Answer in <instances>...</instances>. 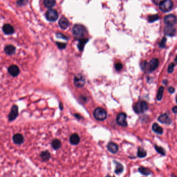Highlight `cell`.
<instances>
[{
	"mask_svg": "<svg viewBox=\"0 0 177 177\" xmlns=\"http://www.w3.org/2000/svg\"><path fill=\"white\" fill-rule=\"evenodd\" d=\"M175 61L177 63V56L176 57V58H175Z\"/></svg>",
	"mask_w": 177,
	"mask_h": 177,
	"instance_id": "40",
	"label": "cell"
},
{
	"mask_svg": "<svg viewBox=\"0 0 177 177\" xmlns=\"http://www.w3.org/2000/svg\"><path fill=\"white\" fill-rule=\"evenodd\" d=\"M8 72L12 76L15 77L19 75L20 73V70L19 67L17 65H12L9 67Z\"/></svg>",
	"mask_w": 177,
	"mask_h": 177,
	"instance_id": "14",
	"label": "cell"
},
{
	"mask_svg": "<svg viewBox=\"0 0 177 177\" xmlns=\"http://www.w3.org/2000/svg\"><path fill=\"white\" fill-rule=\"evenodd\" d=\"M173 112L174 113H177V106H174L173 108Z\"/></svg>",
	"mask_w": 177,
	"mask_h": 177,
	"instance_id": "38",
	"label": "cell"
},
{
	"mask_svg": "<svg viewBox=\"0 0 177 177\" xmlns=\"http://www.w3.org/2000/svg\"><path fill=\"white\" fill-rule=\"evenodd\" d=\"M80 137L77 134H73L70 137V143L72 145H78L80 143Z\"/></svg>",
	"mask_w": 177,
	"mask_h": 177,
	"instance_id": "15",
	"label": "cell"
},
{
	"mask_svg": "<svg viewBox=\"0 0 177 177\" xmlns=\"http://www.w3.org/2000/svg\"><path fill=\"white\" fill-rule=\"evenodd\" d=\"M152 130L158 134H161L163 132V129L156 123H154L152 125Z\"/></svg>",
	"mask_w": 177,
	"mask_h": 177,
	"instance_id": "20",
	"label": "cell"
},
{
	"mask_svg": "<svg viewBox=\"0 0 177 177\" xmlns=\"http://www.w3.org/2000/svg\"><path fill=\"white\" fill-rule=\"evenodd\" d=\"M18 115V108L16 105H14L11 111L8 115V119L9 121H13L17 118Z\"/></svg>",
	"mask_w": 177,
	"mask_h": 177,
	"instance_id": "11",
	"label": "cell"
},
{
	"mask_svg": "<svg viewBox=\"0 0 177 177\" xmlns=\"http://www.w3.org/2000/svg\"><path fill=\"white\" fill-rule=\"evenodd\" d=\"M58 12L52 9L48 10L46 13V17L47 19L49 21H54L58 18Z\"/></svg>",
	"mask_w": 177,
	"mask_h": 177,
	"instance_id": "6",
	"label": "cell"
},
{
	"mask_svg": "<svg viewBox=\"0 0 177 177\" xmlns=\"http://www.w3.org/2000/svg\"><path fill=\"white\" fill-rule=\"evenodd\" d=\"M118 164V165H117V166L116 170H115V173L118 174V173H121L122 171L123 167H122V166L121 164Z\"/></svg>",
	"mask_w": 177,
	"mask_h": 177,
	"instance_id": "32",
	"label": "cell"
},
{
	"mask_svg": "<svg viewBox=\"0 0 177 177\" xmlns=\"http://www.w3.org/2000/svg\"><path fill=\"white\" fill-rule=\"evenodd\" d=\"M114 67L115 68V69L118 71H120L122 69V67H123V65L121 63H116L115 65H114Z\"/></svg>",
	"mask_w": 177,
	"mask_h": 177,
	"instance_id": "33",
	"label": "cell"
},
{
	"mask_svg": "<svg viewBox=\"0 0 177 177\" xmlns=\"http://www.w3.org/2000/svg\"><path fill=\"white\" fill-rule=\"evenodd\" d=\"M164 0H154V2L155 3V4H160Z\"/></svg>",
	"mask_w": 177,
	"mask_h": 177,
	"instance_id": "37",
	"label": "cell"
},
{
	"mask_svg": "<svg viewBox=\"0 0 177 177\" xmlns=\"http://www.w3.org/2000/svg\"><path fill=\"white\" fill-rule=\"evenodd\" d=\"M137 155L139 158H145V156L146 155V152L144 149L143 148H139L138 150V153Z\"/></svg>",
	"mask_w": 177,
	"mask_h": 177,
	"instance_id": "25",
	"label": "cell"
},
{
	"mask_svg": "<svg viewBox=\"0 0 177 177\" xmlns=\"http://www.w3.org/2000/svg\"><path fill=\"white\" fill-rule=\"evenodd\" d=\"M164 32V34L167 36H173L176 34V30L172 26H167L165 28Z\"/></svg>",
	"mask_w": 177,
	"mask_h": 177,
	"instance_id": "12",
	"label": "cell"
},
{
	"mask_svg": "<svg viewBox=\"0 0 177 177\" xmlns=\"http://www.w3.org/2000/svg\"><path fill=\"white\" fill-rule=\"evenodd\" d=\"M158 120L160 122H161V123H163V124H170L171 123V119L166 113L163 114L161 115L159 117Z\"/></svg>",
	"mask_w": 177,
	"mask_h": 177,
	"instance_id": "13",
	"label": "cell"
},
{
	"mask_svg": "<svg viewBox=\"0 0 177 177\" xmlns=\"http://www.w3.org/2000/svg\"><path fill=\"white\" fill-rule=\"evenodd\" d=\"M59 23V26L60 28L63 30L66 29L68 27V25H69V22L68 20L64 17H62L60 19Z\"/></svg>",
	"mask_w": 177,
	"mask_h": 177,
	"instance_id": "16",
	"label": "cell"
},
{
	"mask_svg": "<svg viewBox=\"0 0 177 177\" xmlns=\"http://www.w3.org/2000/svg\"><path fill=\"white\" fill-rule=\"evenodd\" d=\"M44 4L48 8H52L55 4V0H44Z\"/></svg>",
	"mask_w": 177,
	"mask_h": 177,
	"instance_id": "21",
	"label": "cell"
},
{
	"mask_svg": "<svg viewBox=\"0 0 177 177\" xmlns=\"http://www.w3.org/2000/svg\"><path fill=\"white\" fill-rule=\"evenodd\" d=\"M160 9L163 12H168L170 11L174 6L173 2L171 0H164L159 4Z\"/></svg>",
	"mask_w": 177,
	"mask_h": 177,
	"instance_id": "3",
	"label": "cell"
},
{
	"mask_svg": "<svg viewBox=\"0 0 177 177\" xmlns=\"http://www.w3.org/2000/svg\"><path fill=\"white\" fill-rule=\"evenodd\" d=\"M88 41V39H83V38H81L79 41V43L78 45V47L80 51L83 50L85 44L87 43Z\"/></svg>",
	"mask_w": 177,
	"mask_h": 177,
	"instance_id": "24",
	"label": "cell"
},
{
	"mask_svg": "<svg viewBox=\"0 0 177 177\" xmlns=\"http://www.w3.org/2000/svg\"><path fill=\"white\" fill-rule=\"evenodd\" d=\"M5 52L8 55H12L14 54L16 51V48L15 46L12 45L6 46L4 49Z\"/></svg>",
	"mask_w": 177,
	"mask_h": 177,
	"instance_id": "18",
	"label": "cell"
},
{
	"mask_svg": "<svg viewBox=\"0 0 177 177\" xmlns=\"http://www.w3.org/2000/svg\"><path fill=\"white\" fill-rule=\"evenodd\" d=\"M176 102H177V97H176Z\"/></svg>",
	"mask_w": 177,
	"mask_h": 177,
	"instance_id": "41",
	"label": "cell"
},
{
	"mask_svg": "<svg viewBox=\"0 0 177 177\" xmlns=\"http://www.w3.org/2000/svg\"><path fill=\"white\" fill-rule=\"evenodd\" d=\"M175 64L173 63H171V64L169 65L168 66V72L169 73H173L174 69V67H175Z\"/></svg>",
	"mask_w": 177,
	"mask_h": 177,
	"instance_id": "31",
	"label": "cell"
},
{
	"mask_svg": "<svg viewBox=\"0 0 177 177\" xmlns=\"http://www.w3.org/2000/svg\"><path fill=\"white\" fill-rule=\"evenodd\" d=\"M148 105L145 101H140L136 103L134 106V110L137 113H143L148 109Z\"/></svg>",
	"mask_w": 177,
	"mask_h": 177,
	"instance_id": "4",
	"label": "cell"
},
{
	"mask_svg": "<svg viewBox=\"0 0 177 177\" xmlns=\"http://www.w3.org/2000/svg\"><path fill=\"white\" fill-rule=\"evenodd\" d=\"M138 170L140 173H141L143 175H145V176L149 175L151 173V171L150 170L144 167H140Z\"/></svg>",
	"mask_w": 177,
	"mask_h": 177,
	"instance_id": "23",
	"label": "cell"
},
{
	"mask_svg": "<svg viewBox=\"0 0 177 177\" xmlns=\"http://www.w3.org/2000/svg\"><path fill=\"white\" fill-rule=\"evenodd\" d=\"M164 21L165 24L168 26H173L176 24L177 22V18L174 15L170 14L165 17L164 19Z\"/></svg>",
	"mask_w": 177,
	"mask_h": 177,
	"instance_id": "8",
	"label": "cell"
},
{
	"mask_svg": "<svg viewBox=\"0 0 177 177\" xmlns=\"http://www.w3.org/2000/svg\"><path fill=\"white\" fill-rule=\"evenodd\" d=\"M159 19V16L158 15H153L148 17V21L149 22H154L157 21Z\"/></svg>",
	"mask_w": 177,
	"mask_h": 177,
	"instance_id": "26",
	"label": "cell"
},
{
	"mask_svg": "<svg viewBox=\"0 0 177 177\" xmlns=\"http://www.w3.org/2000/svg\"><path fill=\"white\" fill-rule=\"evenodd\" d=\"M57 45L58 46V47L60 49H64L66 47V44H64V43H57Z\"/></svg>",
	"mask_w": 177,
	"mask_h": 177,
	"instance_id": "34",
	"label": "cell"
},
{
	"mask_svg": "<svg viewBox=\"0 0 177 177\" xmlns=\"http://www.w3.org/2000/svg\"><path fill=\"white\" fill-rule=\"evenodd\" d=\"M107 148H108V150L113 153H117L118 150V145L115 143H110L108 145Z\"/></svg>",
	"mask_w": 177,
	"mask_h": 177,
	"instance_id": "19",
	"label": "cell"
},
{
	"mask_svg": "<svg viewBox=\"0 0 177 177\" xmlns=\"http://www.w3.org/2000/svg\"><path fill=\"white\" fill-rule=\"evenodd\" d=\"M148 65V64H147ZM159 61L158 59H152L149 64H148V68H147L148 72H151L154 70H155L159 66Z\"/></svg>",
	"mask_w": 177,
	"mask_h": 177,
	"instance_id": "9",
	"label": "cell"
},
{
	"mask_svg": "<svg viewBox=\"0 0 177 177\" xmlns=\"http://www.w3.org/2000/svg\"><path fill=\"white\" fill-rule=\"evenodd\" d=\"M72 32L76 37L81 39L85 35L87 30L83 26L80 24H76L73 27Z\"/></svg>",
	"mask_w": 177,
	"mask_h": 177,
	"instance_id": "1",
	"label": "cell"
},
{
	"mask_svg": "<svg viewBox=\"0 0 177 177\" xmlns=\"http://www.w3.org/2000/svg\"><path fill=\"white\" fill-rule=\"evenodd\" d=\"M2 30L6 35H12L15 32L14 28L10 24H5L2 27Z\"/></svg>",
	"mask_w": 177,
	"mask_h": 177,
	"instance_id": "10",
	"label": "cell"
},
{
	"mask_svg": "<svg viewBox=\"0 0 177 177\" xmlns=\"http://www.w3.org/2000/svg\"><path fill=\"white\" fill-rule=\"evenodd\" d=\"M13 140L18 145H20L23 143L24 138L23 136L21 134H15L13 137Z\"/></svg>",
	"mask_w": 177,
	"mask_h": 177,
	"instance_id": "17",
	"label": "cell"
},
{
	"mask_svg": "<svg viewBox=\"0 0 177 177\" xmlns=\"http://www.w3.org/2000/svg\"><path fill=\"white\" fill-rule=\"evenodd\" d=\"M85 78L81 74H78L75 77L74 84L75 85L79 88L83 87L85 84Z\"/></svg>",
	"mask_w": 177,
	"mask_h": 177,
	"instance_id": "7",
	"label": "cell"
},
{
	"mask_svg": "<svg viewBox=\"0 0 177 177\" xmlns=\"http://www.w3.org/2000/svg\"><path fill=\"white\" fill-rule=\"evenodd\" d=\"M93 116L97 120L103 121L106 119L107 113L104 109L98 107L96 108L94 111Z\"/></svg>",
	"mask_w": 177,
	"mask_h": 177,
	"instance_id": "2",
	"label": "cell"
},
{
	"mask_svg": "<svg viewBox=\"0 0 177 177\" xmlns=\"http://www.w3.org/2000/svg\"><path fill=\"white\" fill-rule=\"evenodd\" d=\"M168 91L170 93H173L175 91V89L173 87H169V89H168Z\"/></svg>",
	"mask_w": 177,
	"mask_h": 177,
	"instance_id": "36",
	"label": "cell"
},
{
	"mask_svg": "<svg viewBox=\"0 0 177 177\" xmlns=\"http://www.w3.org/2000/svg\"><path fill=\"white\" fill-rule=\"evenodd\" d=\"M57 36L59 38H63V39H67V37L66 36H65L64 35L62 34H57Z\"/></svg>",
	"mask_w": 177,
	"mask_h": 177,
	"instance_id": "35",
	"label": "cell"
},
{
	"mask_svg": "<svg viewBox=\"0 0 177 177\" xmlns=\"http://www.w3.org/2000/svg\"><path fill=\"white\" fill-rule=\"evenodd\" d=\"M117 122L120 126L125 127L128 125L127 122V114L125 113H119L117 117Z\"/></svg>",
	"mask_w": 177,
	"mask_h": 177,
	"instance_id": "5",
	"label": "cell"
},
{
	"mask_svg": "<svg viewBox=\"0 0 177 177\" xmlns=\"http://www.w3.org/2000/svg\"><path fill=\"white\" fill-rule=\"evenodd\" d=\"M28 3V0H18L16 2L17 6L22 7L26 5Z\"/></svg>",
	"mask_w": 177,
	"mask_h": 177,
	"instance_id": "28",
	"label": "cell"
},
{
	"mask_svg": "<svg viewBox=\"0 0 177 177\" xmlns=\"http://www.w3.org/2000/svg\"><path fill=\"white\" fill-rule=\"evenodd\" d=\"M166 38L165 37H164L163 38V39H161V42L159 44V46H160V47L161 48H164L166 46Z\"/></svg>",
	"mask_w": 177,
	"mask_h": 177,
	"instance_id": "30",
	"label": "cell"
},
{
	"mask_svg": "<svg viewBox=\"0 0 177 177\" xmlns=\"http://www.w3.org/2000/svg\"><path fill=\"white\" fill-rule=\"evenodd\" d=\"M163 92H164V87L161 86L158 91V93L157 95V99L158 100H160L161 99L163 95Z\"/></svg>",
	"mask_w": 177,
	"mask_h": 177,
	"instance_id": "29",
	"label": "cell"
},
{
	"mask_svg": "<svg viewBox=\"0 0 177 177\" xmlns=\"http://www.w3.org/2000/svg\"><path fill=\"white\" fill-rule=\"evenodd\" d=\"M61 145L60 141L58 139H54L52 142V146L54 150H58Z\"/></svg>",
	"mask_w": 177,
	"mask_h": 177,
	"instance_id": "22",
	"label": "cell"
},
{
	"mask_svg": "<svg viewBox=\"0 0 177 177\" xmlns=\"http://www.w3.org/2000/svg\"><path fill=\"white\" fill-rule=\"evenodd\" d=\"M163 83L165 84V85H167V83H168V81L167 80H164L163 81Z\"/></svg>",
	"mask_w": 177,
	"mask_h": 177,
	"instance_id": "39",
	"label": "cell"
},
{
	"mask_svg": "<svg viewBox=\"0 0 177 177\" xmlns=\"http://www.w3.org/2000/svg\"><path fill=\"white\" fill-rule=\"evenodd\" d=\"M155 149L156 151L161 155H165L166 152H165V150L163 148L155 145Z\"/></svg>",
	"mask_w": 177,
	"mask_h": 177,
	"instance_id": "27",
	"label": "cell"
}]
</instances>
